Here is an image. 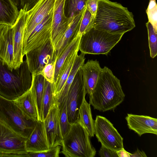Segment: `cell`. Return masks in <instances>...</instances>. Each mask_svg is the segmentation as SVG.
Returning <instances> with one entry per match:
<instances>
[{
  "label": "cell",
  "instance_id": "obj_1",
  "mask_svg": "<svg viewBox=\"0 0 157 157\" xmlns=\"http://www.w3.org/2000/svg\"><path fill=\"white\" fill-rule=\"evenodd\" d=\"M132 13L121 4L98 0L93 27L113 33H122L136 26Z\"/></svg>",
  "mask_w": 157,
  "mask_h": 157
},
{
  "label": "cell",
  "instance_id": "obj_2",
  "mask_svg": "<svg viewBox=\"0 0 157 157\" xmlns=\"http://www.w3.org/2000/svg\"><path fill=\"white\" fill-rule=\"evenodd\" d=\"M125 97L120 80L105 66L92 93L89 95V103L94 109L104 112L114 110L123 101Z\"/></svg>",
  "mask_w": 157,
  "mask_h": 157
},
{
  "label": "cell",
  "instance_id": "obj_3",
  "mask_svg": "<svg viewBox=\"0 0 157 157\" xmlns=\"http://www.w3.org/2000/svg\"><path fill=\"white\" fill-rule=\"evenodd\" d=\"M32 81V74L26 60L12 71L0 60V96L13 101L30 89Z\"/></svg>",
  "mask_w": 157,
  "mask_h": 157
},
{
  "label": "cell",
  "instance_id": "obj_4",
  "mask_svg": "<svg viewBox=\"0 0 157 157\" xmlns=\"http://www.w3.org/2000/svg\"><path fill=\"white\" fill-rule=\"evenodd\" d=\"M90 137L86 130L78 121L71 125L63 138L61 152L67 157H94L96 151L91 144Z\"/></svg>",
  "mask_w": 157,
  "mask_h": 157
},
{
  "label": "cell",
  "instance_id": "obj_5",
  "mask_svg": "<svg viewBox=\"0 0 157 157\" xmlns=\"http://www.w3.org/2000/svg\"><path fill=\"white\" fill-rule=\"evenodd\" d=\"M123 35L111 33L93 27L81 36L79 50L85 54L107 55Z\"/></svg>",
  "mask_w": 157,
  "mask_h": 157
},
{
  "label": "cell",
  "instance_id": "obj_6",
  "mask_svg": "<svg viewBox=\"0 0 157 157\" xmlns=\"http://www.w3.org/2000/svg\"><path fill=\"white\" fill-rule=\"evenodd\" d=\"M0 120L27 139L32 132L37 121L27 119L13 100L0 95Z\"/></svg>",
  "mask_w": 157,
  "mask_h": 157
},
{
  "label": "cell",
  "instance_id": "obj_7",
  "mask_svg": "<svg viewBox=\"0 0 157 157\" xmlns=\"http://www.w3.org/2000/svg\"><path fill=\"white\" fill-rule=\"evenodd\" d=\"M94 134L101 145L116 151L124 148L123 138L105 117L96 116L94 121Z\"/></svg>",
  "mask_w": 157,
  "mask_h": 157
},
{
  "label": "cell",
  "instance_id": "obj_8",
  "mask_svg": "<svg viewBox=\"0 0 157 157\" xmlns=\"http://www.w3.org/2000/svg\"><path fill=\"white\" fill-rule=\"evenodd\" d=\"M86 94L80 68L69 88L67 97V117L71 125L78 121L79 109Z\"/></svg>",
  "mask_w": 157,
  "mask_h": 157
},
{
  "label": "cell",
  "instance_id": "obj_9",
  "mask_svg": "<svg viewBox=\"0 0 157 157\" xmlns=\"http://www.w3.org/2000/svg\"><path fill=\"white\" fill-rule=\"evenodd\" d=\"M27 138L0 120V153L23 155L26 157Z\"/></svg>",
  "mask_w": 157,
  "mask_h": 157
},
{
  "label": "cell",
  "instance_id": "obj_10",
  "mask_svg": "<svg viewBox=\"0 0 157 157\" xmlns=\"http://www.w3.org/2000/svg\"><path fill=\"white\" fill-rule=\"evenodd\" d=\"M26 62L31 74H40L44 66L54 62V49L51 38L26 53Z\"/></svg>",
  "mask_w": 157,
  "mask_h": 157
},
{
  "label": "cell",
  "instance_id": "obj_11",
  "mask_svg": "<svg viewBox=\"0 0 157 157\" xmlns=\"http://www.w3.org/2000/svg\"><path fill=\"white\" fill-rule=\"evenodd\" d=\"M55 0H39L30 10L26 11V20L23 36V49L35 27L54 9Z\"/></svg>",
  "mask_w": 157,
  "mask_h": 157
},
{
  "label": "cell",
  "instance_id": "obj_12",
  "mask_svg": "<svg viewBox=\"0 0 157 157\" xmlns=\"http://www.w3.org/2000/svg\"><path fill=\"white\" fill-rule=\"evenodd\" d=\"M59 115V107L56 103L52 106L43 121L49 149L57 145L61 146L63 139Z\"/></svg>",
  "mask_w": 157,
  "mask_h": 157
},
{
  "label": "cell",
  "instance_id": "obj_13",
  "mask_svg": "<svg viewBox=\"0 0 157 157\" xmlns=\"http://www.w3.org/2000/svg\"><path fill=\"white\" fill-rule=\"evenodd\" d=\"M53 10L34 29L23 49L24 56L29 52L41 45L51 38Z\"/></svg>",
  "mask_w": 157,
  "mask_h": 157
},
{
  "label": "cell",
  "instance_id": "obj_14",
  "mask_svg": "<svg viewBox=\"0 0 157 157\" xmlns=\"http://www.w3.org/2000/svg\"><path fill=\"white\" fill-rule=\"evenodd\" d=\"M26 11L21 9L17 17L12 26L13 48V68H18L23 63V40L26 20Z\"/></svg>",
  "mask_w": 157,
  "mask_h": 157
},
{
  "label": "cell",
  "instance_id": "obj_15",
  "mask_svg": "<svg viewBox=\"0 0 157 157\" xmlns=\"http://www.w3.org/2000/svg\"><path fill=\"white\" fill-rule=\"evenodd\" d=\"M65 0H55L53 9L51 39L54 47L58 43L69 27V19L65 16Z\"/></svg>",
  "mask_w": 157,
  "mask_h": 157
},
{
  "label": "cell",
  "instance_id": "obj_16",
  "mask_svg": "<svg viewBox=\"0 0 157 157\" xmlns=\"http://www.w3.org/2000/svg\"><path fill=\"white\" fill-rule=\"evenodd\" d=\"M128 128L140 136L150 133L157 135V119L149 116L128 114L125 117Z\"/></svg>",
  "mask_w": 157,
  "mask_h": 157
},
{
  "label": "cell",
  "instance_id": "obj_17",
  "mask_svg": "<svg viewBox=\"0 0 157 157\" xmlns=\"http://www.w3.org/2000/svg\"><path fill=\"white\" fill-rule=\"evenodd\" d=\"M25 148L28 152H40L49 149L43 121H37L33 131L26 140Z\"/></svg>",
  "mask_w": 157,
  "mask_h": 157
},
{
  "label": "cell",
  "instance_id": "obj_18",
  "mask_svg": "<svg viewBox=\"0 0 157 157\" xmlns=\"http://www.w3.org/2000/svg\"><path fill=\"white\" fill-rule=\"evenodd\" d=\"M102 68L97 60H89L80 67L86 91L91 95L97 83Z\"/></svg>",
  "mask_w": 157,
  "mask_h": 157
},
{
  "label": "cell",
  "instance_id": "obj_19",
  "mask_svg": "<svg viewBox=\"0 0 157 157\" xmlns=\"http://www.w3.org/2000/svg\"><path fill=\"white\" fill-rule=\"evenodd\" d=\"M0 60L11 71L13 70V30L9 25L0 38Z\"/></svg>",
  "mask_w": 157,
  "mask_h": 157
},
{
  "label": "cell",
  "instance_id": "obj_20",
  "mask_svg": "<svg viewBox=\"0 0 157 157\" xmlns=\"http://www.w3.org/2000/svg\"><path fill=\"white\" fill-rule=\"evenodd\" d=\"M85 9L75 16L69 24V27L54 47V62L77 34Z\"/></svg>",
  "mask_w": 157,
  "mask_h": 157
},
{
  "label": "cell",
  "instance_id": "obj_21",
  "mask_svg": "<svg viewBox=\"0 0 157 157\" xmlns=\"http://www.w3.org/2000/svg\"><path fill=\"white\" fill-rule=\"evenodd\" d=\"M13 101L27 119L38 121L37 108L31 88Z\"/></svg>",
  "mask_w": 157,
  "mask_h": 157
},
{
  "label": "cell",
  "instance_id": "obj_22",
  "mask_svg": "<svg viewBox=\"0 0 157 157\" xmlns=\"http://www.w3.org/2000/svg\"><path fill=\"white\" fill-rule=\"evenodd\" d=\"M85 54L82 52L78 55L74 61L70 73L67 80L58 94L56 96L55 100L60 108L67 98L69 88L78 70L84 64L85 60Z\"/></svg>",
  "mask_w": 157,
  "mask_h": 157
},
{
  "label": "cell",
  "instance_id": "obj_23",
  "mask_svg": "<svg viewBox=\"0 0 157 157\" xmlns=\"http://www.w3.org/2000/svg\"><path fill=\"white\" fill-rule=\"evenodd\" d=\"M79 50L78 48L67 57L60 69L56 82L53 84V94L55 97L64 86L78 55Z\"/></svg>",
  "mask_w": 157,
  "mask_h": 157
},
{
  "label": "cell",
  "instance_id": "obj_24",
  "mask_svg": "<svg viewBox=\"0 0 157 157\" xmlns=\"http://www.w3.org/2000/svg\"><path fill=\"white\" fill-rule=\"evenodd\" d=\"M32 74V81L30 88L37 108L38 121H42L41 116V106L45 79L41 74L33 73Z\"/></svg>",
  "mask_w": 157,
  "mask_h": 157
},
{
  "label": "cell",
  "instance_id": "obj_25",
  "mask_svg": "<svg viewBox=\"0 0 157 157\" xmlns=\"http://www.w3.org/2000/svg\"><path fill=\"white\" fill-rule=\"evenodd\" d=\"M19 11L11 0H0V24L12 26L17 17Z\"/></svg>",
  "mask_w": 157,
  "mask_h": 157
},
{
  "label": "cell",
  "instance_id": "obj_26",
  "mask_svg": "<svg viewBox=\"0 0 157 157\" xmlns=\"http://www.w3.org/2000/svg\"><path fill=\"white\" fill-rule=\"evenodd\" d=\"M78 121L86 130L90 136L93 137L94 135V121L92 117L90 105L85 98L79 109Z\"/></svg>",
  "mask_w": 157,
  "mask_h": 157
},
{
  "label": "cell",
  "instance_id": "obj_27",
  "mask_svg": "<svg viewBox=\"0 0 157 157\" xmlns=\"http://www.w3.org/2000/svg\"><path fill=\"white\" fill-rule=\"evenodd\" d=\"M81 36L78 33L73 40L56 59L53 84L56 82L60 69L67 57L79 48Z\"/></svg>",
  "mask_w": 157,
  "mask_h": 157
},
{
  "label": "cell",
  "instance_id": "obj_28",
  "mask_svg": "<svg viewBox=\"0 0 157 157\" xmlns=\"http://www.w3.org/2000/svg\"><path fill=\"white\" fill-rule=\"evenodd\" d=\"M56 103L55 97L53 94V83L45 79L41 106L42 121L45 118L52 106Z\"/></svg>",
  "mask_w": 157,
  "mask_h": 157
},
{
  "label": "cell",
  "instance_id": "obj_29",
  "mask_svg": "<svg viewBox=\"0 0 157 157\" xmlns=\"http://www.w3.org/2000/svg\"><path fill=\"white\" fill-rule=\"evenodd\" d=\"M87 1V0H65L64 14L69 19V23L75 16L85 9Z\"/></svg>",
  "mask_w": 157,
  "mask_h": 157
},
{
  "label": "cell",
  "instance_id": "obj_30",
  "mask_svg": "<svg viewBox=\"0 0 157 157\" xmlns=\"http://www.w3.org/2000/svg\"><path fill=\"white\" fill-rule=\"evenodd\" d=\"M59 121L63 138L69 131L71 125L69 122L67 109V98L59 108Z\"/></svg>",
  "mask_w": 157,
  "mask_h": 157
},
{
  "label": "cell",
  "instance_id": "obj_31",
  "mask_svg": "<svg viewBox=\"0 0 157 157\" xmlns=\"http://www.w3.org/2000/svg\"><path fill=\"white\" fill-rule=\"evenodd\" d=\"M146 25L148 31L150 55L151 58H154L157 55V33L149 22L146 23Z\"/></svg>",
  "mask_w": 157,
  "mask_h": 157
},
{
  "label": "cell",
  "instance_id": "obj_32",
  "mask_svg": "<svg viewBox=\"0 0 157 157\" xmlns=\"http://www.w3.org/2000/svg\"><path fill=\"white\" fill-rule=\"evenodd\" d=\"M95 16L86 8L80 23L78 34L82 36L93 27Z\"/></svg>",
  "mask_w": 157,
  "mask_h": 157
},
{
  "label": "cell",
  "instance_id": "obj_33",
  "mask_svg": "<svg viewBox=\"0 0 157 157\" xmlns=\"http://www.w3.org/2000/svg\"><path fill=\"white\" fill-rule=\"evenodd\" d=\"M146 12L148 21L152 25L157 33V6L156 0H149Z\"/></svg>",
  "mask_w": 157,
  "mask_h": 157
},
{
  "label": "cell",
  "instance_id": "obj_34",
  "mask_svg": "<svg viewBox=\"0 0 157 157\" xmlns=\"http://www.w3.org/2000/svg\"><path fill=\"white\" fill-rule=\"evenodd\" d=\"M61 148L60 145H57L42 152H28L26 157H59Z\"/></svg>",
  "mask_w": 157,
  "mask_h": 157
},
{
  "label": "cell",
  "instance_id": "obj_35",
  "mask_svg": "<svg viewBox=\"0 0 157 157\" xmlns=\"http://www.w3.org/2000/svg\"><path fill=\"white\" fill-rule=\"evenodd\" d=\"M56 62L46 65L43 68L40 74L46 80L51 83H54Z\"/></svg>",
  "mask_w": 157,
  "mask_h": 157
},
{
  "label": "cell",
  "instance_id": "obj_36",
  "mask_svg": "<svg viewBox=\"0 0 157 157\" xmlns=\"http://www.w3.org/2000/svg\"><path fill=\"white\" fill-rule=\"evenodd\" d=\"M98 154L101 157H118L116 151L102 145L99 151Z\"/></svg>",
  "mask_w": 157,
  "mask_h": 157
},
{
  "label": "cell",
  "instance_id": "obj_37",
  "mask_svg": "<svg viewBox=\"0 0 157 157\" xmlns=\"http://www.w3.org/2000/svg\"><path fill=\"white\" fill-rule=\"evenodd\" d=\"M39 0H20V9H22L27 11L32 8Z\"/></svg>",
  "mask_w": 157,
  "mask_h": 157
},
{
  "label": "cell",
  "instance_id": "obj_38",
  "mask_svg": "<svg viewBox=\"0 0 157 157\" xmlns=\"http://www.w3.org/2000/svg\"><path fill=\"white\" fill-rule=\"evenodd\" d=\"M98 0H87L86 8L93 15L95 16L97 10Z\"/></svg>",
  "mask_w": 157,
  "mask_h": 157
},
{
  "label": "cell",
  "instance_id": "obj_39",
  "mask_svg": "<svg viewBox=\"0 0 157 157\" xmlns=\"http://www.w3.org/2000/svg\"><path fill=\"white\" fill-rule=\"evenodd\" d=\"M130 157H147L145 153L143 151H140L138 148L133 153L130 154Z\"/></svg>",
  "mask_w": 157,
  "mask_h": 157
},
{
  "label": "cell",
  "instance_id": "obj_40",
  "mask_svg": "<svg viewBox=\"0 0 157 157\" xmlns=\"http://www.w3.org/2000/svg\"><path fill=\"white\" fill-rule=\"evenodd\" d=\"M118 157H130V153L126 151L124 148L116 151Z\"/></svg>",
  "mask_w": 157,
  "mask_h": 157
},
{
  "label": "cell",
  "instance_id": "obj_41",
  "mask_svg": "<svg viewBox=\"0 0 157 157\" xmlns=\"http://www.w3.org/2000/svg\"><path fill=\"white\" fill-rule=\"evenodd\" d=\"M9 26L5 24H0V38L7 29Z\"/></svg>",
  "mask_w": 157,
  "mask_h": 157
},
{
  "label": "cell",
  "instance_id": "obj_42",
  "mask_svg": "<svg viewBox=\"0 0 157 157\" xmlns=\"http://www.w3.org/2000/svg\"><path fill=\"white\" fill-rule=\"evenodd\" d=\"M11 1L17 8L20 7V0H11Z\"/></svg>",
  "mask_w": 157,
  "mask_h": 157
}]
</instances>
